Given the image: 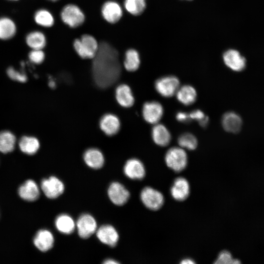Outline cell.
I'll list each match as a JSON object with an SVG mask.
<instances>
[{
  "label": "cell",
  "instance_id": "6da1fadb",
  "mask_svg": "<svg viewBox=\"0 0 264 264\" xmlns=\"http://www.w3.org/2000/svg\"><path fill=\"white\" fill-rule=\"evenodd\" d=\"M121 73V66L117 50L111 44L103 42L99 45L93 58L92 73L95 84L106 88L115 83Z\"/></svg>",
  "mask_w": 264,
  "mask_h": 264
},
{
  "label": "cell",
  "instance_id": "7a4b0ae2",
  "mask_svg": "<svg viewBox=\"0 0 264 264\" xmlns=\"http://www.w3.org/2000/svg\"><path fill=\"white\" fill-rule=\"evenodd\" d=\"M74 48L83 59H93L99 47L96 40L91 35L85 34L73 42Z\"/></svg>",
  "mask_w": 264,
  "mask_h": 264
},
{
  "label": "cell",
  "instance_id": "3957f363",
  "mask_svg": "<svg viewBox=\"0 0 264 264\" xmlns=\"http://www.w3.org/2000/svg\"><path fill=\"white\" fill-rule=\"evenodd\" d=\"M165 159L167 166L176 172L183 170L187 164L186 152L178 147L170 149L166 154Z\"/></svg>",
  "mask_w": 264,
  "mask_h": 264
},
{
  "label": "cell",
  "instance_id": "277c9868",
  "mask_svg": "<svg viewBox=\"0 0 264 264\" xmlns=\"http://www.w3.org/2000/svg\"><path fill=\"white\" fill-rule=\"evenodd\" d=\"M61 17L63 22L71 28H76L82 25L85 19L81 9L72 4H67L63 8Z\"/></svg>",
  "mask_w": 264,
  "mask_h": 264
},
{
  "label": "cell",
  "instance_id": "5b68a950",
  "mask_svg": "<svg viewBox=\"0 0 264 264\" xmlns=\"http://www.w3.org/2000/svg\"><path fill=\"white\" fill-rule=\"evenodd\" d=\"M140 198L147 208L154 211L159 209L164 203L162 194L150 187H146L142 189Z\"/></svg>",
  "mask_w": 264,
  "mask_h": 264
},
{
  "label": "cell",
  "instance_id": "8992f818",
  "mask_svg": "<svg viewBox=\"0 0 264 264\" xmlns=\"http://www.w3.org/2000/svg\"><path fill=\"white\" fill-rule=\"evenodd\" d=\"M179 86V80L174 76L161 77L155 81L154 84L157 92L165 97L173 96L176 93Z\"/></svg>",
  "mask_w": 264,
  "mask_h": 264
},
{
  "label": "cell",
  "instance_id": "52a82bcc",
  "mask_svg": "<svg viewBox=\"0 0 264 264\" xmlns=\"http://www.w3.org/2000/svg\"><path fill=\"white\" fill-rule=\"evenodd\" d=\"M75 224L79 237L84 239L90 237L97 229L96 220L88 214L82 215Z\"/></svg>",
  "mask_w": 264,
  "mask_h": 264
},
{
  "label": "cell",
  "instance_id": "ba28073f",
  "mask_svg": "<svg viewBox=\"0 0 264 264\" xmlns=\"http://www.w3.org/2000/svg\"><path fill=\"white\" fill-rule=\"evenodd\" d=\"M41 188L46 197L53 199L58 198L63 194L65 186L59 178L52 176L43 180Z\"/></svg>",
  "mask_w": 264,
  "mask_h": 264
},
{
  "label": "cell",
  "instance_id": "9c48e42d",
  "mask_svg": "<svg viewBox=\"0 0 264 264\" xmlns=\"http://www.w3.org/2000/svg\"><path fill=\"white\" fill-rule=\"evenodd\" d=\"M142 111L143 117L147 122L155 124L161 118L163 109L162 105L157 102H147L144 104Z\"/></svg>",
  "mask_w": 264,
  "mask_h": 264
},
{
  "label": "cell",
  "instance_id": "30bf717a",
  "mask_svg": "<svg viewBox=\"0 0 264 264\" xmlns=\"http://www.w3.org/2000/svg\"><path fill=\"white\" fill-rule=\"evenodd\" d=\"M108 196L114 204L121 206L125 204L130 198L129 191L123 185L118 182L110 184L108 190Z\"/></svg>",
  "mask_w": 264,
  "mask_h": 264
},
{
  "label": "cell",
  "instance_id": "8fae6325",
  "mask_svg": "<svg viewBox=\"0 0 264 264\" xmlns=\"http://www.w3.org/2000/svg\"><path fill=\"white\" fill-rule=\"evenodd\" d=\"M225 64L235 71H241L244 69L246 60L237 50L230 49L225 51L223 54Z\"/></svg>",
  "mask_w": 264,
  "mask_h": 264
},
{
  "label": "cell",
  "instance_id": "7c38bea8",
  "mask_svg": "<svg viewBox=\"0 0 264 264\" xmlns=\"http://www.w3.org/2000/svg\"><path fill=\"white\" fill-rule=\"evenodd\" d=\"M101 13L103 18L107 22L110 23H115L121 18L123 11L121 7L117 2L108 1L102 5Z\"/></svg>",
  "mask_w": 264,
  "mask_h": 264
},
{
  "label": "cell",
  "instance_id": "4fadbf2b",
  "mask_svg": "<svg viewBox=\"0 0 264 264\" xmlns=\"http://www.w3.org/2000/svg\"><path fill=\"white\" fill-rule=\"evenodd\" d=\"M96 236L103 243L115 246L119 240V235L114 227L106 224L100 226L96 231Z\"/></svg>",
  "mask_w": 264,
  "mask_h": 264
},
{
  "label": "cell",
  "instance_id": "5bb4252c",
  "mask_svg": "<svg viewBox=\"0 0 264 264\" xmlns=\"http://www.w3.org/2000/svg\"><path fill=\"white\" fill-rule=\"evenodd\" d=\"M123 170L125 175L132 179H142L145 175L143 164L136 158H131L127 160Z\"/></svg>",
  "mask_w": 264,
  "mask_h": 264
},
{
  "label": "cell",
  "instance_id": "9a60e30c",
  "mask_svg": "<svg viewBox=\"0 0 264 264\" xmlns=\"http://www.w3.org/2000/svg\"><path fill=\"white\" fill-rule=\"evenodd\" d=\"M100 128L107 135L112 136L116 134L120 128V122L118 117L112 113H107L100 120Z\"/></svg>",
  "mask_w": 264,
  "mask_h": 264
},
{
  "label": "cell",
  "instance_id": "2e32d148",
  "mask_svg": "<svg viewBox=\"0 0 264 264\" xmlns=\"http://www.w3.org/2000/svg\"><path fill=\"white\" fill-rule=\"evenodd\" d=\"M173 198L177 201L186 199L190 194V186L188 181L184 177L176 178L171 189Z\"/></svg>",
  "mask_w": 264,
  "mask_h": 264
},
{
  "label": "cell",
  "instance_id": "e0dca14e",
  "mask_svg": "<svg viewBox=\"0 0 264 264\" xmlns=\"http://www.w3.org/2000/svg\"><path fill=\"white\" fill-rule=\"evenodd\" d=\"M20 197L24 200L34 201L40 196V190L37 183L33 180L25 181L19 188Z\"/></svg>",
  "mask_w": 264,
  "mask_h": 264
},
{
  "label": "cell",
  "instance_id": "ac0fdd59",
  "mask_svg": "<svg viewBox=\"0 0 264 264\" xmlns=\"http://www.w3.org/2000/svg\"><path fill=\"white\" fill-rule=\"evenodd\" d=\"M115 98L118 103L124 108L132 107L134 98L130 87L125 84L118 85L115 89Z\"/></svg>",
  "mask_w": 264,
  "mask_h": 264
},
{
  "label": "cell",
  "instance_id": "d6986e66",
  "mask_svg": "<svg viewBox=\"0 0 264 264\" xmlns=\"http://www.w3.org/2000/svg\"><path fill=\"white\" fill-rule=\"evenodd\" d=\"M54 242L52 234L49 231L45 229L39 231L33 240L35 246L43 252L50 249L53 246Z\"/></svg>",
  "mask_w": 264,
  "mask_h": 264
},
{
  "label": "cell",
  "instance_id": "ffe728a7",
  "mask_svg": "<svg viewBox=\"0 0 264 264\" xmlns=\"http://www.w3.org/2000/svg\"><path fill=\"white\" fill-rule=\"evenodd\" d=\"M83 158L86 164L94 169L101 168L105 162L103 153L99 149L94 148L87 150L84 154Z\"/></svg>",
  "mask_w": 264,
  "mask_h": 264
},
{
  "label": "cell",
  "instance_id": "44dd1931",
  "mask_svg": "<svg viewBox=\"0 0 264 264\" xmlns=\"http://www.w3.org/2000/svg\"><path fill=\"white\" fill-rule=\"evenodd\" d=\"M152 136L154 143L160 146L168 145L171 140V134L167 128L161 124H155L152 130Z\"/></svg>",
  "mask_w": 264,
  "mask_h": 264
},
{
  "label": "cell",
  "instance_id": "7402d4cb",
  "mask_svg": "<svg viewBox=\"0 0 264 264\" xmlns=\"http://www.w3.org/2000/svg\"><path fill=\"white\" fill-rule=\"evenodd\" d=\"M222 125L225 131L237 133L241 130L242 121L240 116L237 113L228 112L222 116Z\"/></svg>",
  "mask_w": 264,
  "mask_h": 264
},
{
  "label": "cell",
  "instance_id": "603a6c76",
  "mask_svg": "<svg viewBox=\"0 0 264 264\" xmlns=\"http://www.w3.org/2000/svg\"><path fill=\"white\" fill-rule=\"evenodd\" d=\"M55 224L57 229L65 234L72 233L76 227V224L73 219L66 214H62L58 216Z\"/></svg>",
  "mask_w": 264,
  "mask_h": 264
},
{
  "label": "cell",
  "instance_id": "cb8c5ba5",
  "mask_svg": "<svg viewBox=\"0 0 264 264\" xmlns=\"http://www.w3.org/2000/svg\"><path fill=\"white\" fill-rule=\"evenodd\" d=\"M177 100L185 105H189L195 102L197 98L195 89L191 86L184 85L178 88L176 92Z\"/></svg>",
  "mask_w": 264,
  "mask_h": 264
},
{
  "label": "cell",
  "instance_id": "d4e9b609",
  "mask_svg": "<svg viewBox=\"0 0 264 264\" xmlns=\"http://www.w3.org/2000/svg\"><path fill=\"white\" fill-rule=\"evenodd\" d=\"M140 59L138 52L134 49L127 50L125 54L124 66L128 71H136L139 67Z\"/></svg>",
  "mask_w": 264,
  "mask_h": 264
},
{
  "label": "cell",
  "instance_id": "484cf974",
  "mask_svg": "<svg viewBox=\"0 0 264 264\" xmlns=\"http://www.w3.org/2000/svg\"><path fill=\"white\" fill-rule=\"evenodd\" d=\"M19 145L23 153L31 155L38 151L40 147V143L34 137L24 136L20 139Z\"/></svg>",
  "mask_w": 264,
  "mask_h": 264
},
{
  "label": "cell",
  "instance_id": "4316f807",
  "mask_svg": "<svg viewBox=\"0 0 264 264\" xmlns=\"http://www.w3.org/2000/svg\"><path fill=\"white\" fill-rule=\"evenodd\" d=\"M16 32L14 22L6 17L0 18V39L8 40L12 38Z\"/></svg>",
  "mask_w": 264,
  "mask_h": 264
},
{
  "label": "cell",
  "instance_id": "83f0119b",
  "mask_svg": "<svg viewBox=\"0 0 264 264\" xmlns=\"http://www.w3.org/2000/svg\"><path fill=\"white\" fill-rule=\"evenodd\" d=\"M16 138L9 131L0 132V152L8 153L12 152L15 148Z\"/></svg>",
  "mask_w": 264,
  "mask_h": 264
},
{
  "label": "cell",
  "instance_id": "f1b7e54d",
  "mask_svg": "<svg viewBox=\"0 0 264 264\" xmlns=\"http://www.w3.org/2000/svg\"><path fill=\"white\" fill-rule=\"evenodd\" d=\"M26 43L33 49H42L45 45L46 39L42 32L33 31L27 35Z\"/></svg>",
  "mask_w": 264,
  "mask_h": 264
},
{
  "label": "cell",
  "instance_id": "f546056e",
  "mask_svg": "<svg viewBox=\"0 0 264 264\" xmlns=\"http://www.w3.org/2000/svg\"><path fill=\"white\" fill-rule=\"evenodd\" d=\"M124 7L132 15L138 16L141 14L146 8V0H125Z\"/></svg>",
  "mask_w": 264,
  "mask_h": 264
},
{
  "label": "cell",
  "instance_id": "4dcf8cb0",
  "mask_svg": "<svg viewBox=\"0 0 264 264\" xmlns=\"http://www.w3.org/2000/svg\"><path fill=\"white\" fill-rule=\"evenodd\" d=\"M35 22L44 27H50L53 25L54 20L52 14L45 9L37 11L34 15Z\"/></svg>",
  "mask_w": 264,
  "mask_h": 264
},
{
  "label": "cell",
  "instance_id": "1f68e13d",
  "mask_svg": "<svg viewBox=\"0 0 264 264\" xmlns=\"http://www.w3.org/2000/svg\"><path fill=\"white\" fill-rule=\"evenodd\" d=\"M178 143L181 147L190 150H195L198 145L197 138L190 133L181 134L178 138Z\"/></svg>",
  "mask_w": 264,
  "mask_h": 264
},
{
  "label": "cell",
  "instance_id": "d6a6232c",
  "mask_svg": "<svg viewBox=\"0 0 264 264\" xmlns=\"http://www.w3.org/2000/svg\"><path fill=\"white\" fill-rule=\"evenodd\" d=\"M241 263L239 260L233 259L231 253L226 250L221 251L219 255L215 264H238Z\"/></svg>",
  "mask_w": 264,
  "mask_h": 264
},
{
  "label": "cell",
  "instance_id": "836d02e7",
  "mask_svg": "<svg viewBox=\"0 0 264 264\" xmlns=\"http://www.w3.org/2000/svg\"><path fill=\"white\" fill-rule=\"evenodd\" d=\"M191 119L198 121L200 125L202 127H205L208 124L209 118L205 116L203 112L198 110H195L189 114Z\"/></svg>",
  "mask_w": 264,
  "mask_h": 264
},
{
  "label": "cell",
  "instance_id": "e575fe53",
  "mask_svg": "<svg viewBox=\"0 0 264 264\" xmlns=\"http://www.w3.org/2000/svg\"><path fill=\"white\" fill-rule=\"evenodd\" d=\"M44 53L42 49H33L29 53V59L34 64H40L44 59Z\"/></svg>",
  "mask_w": 264,
  "mask_h": 264
},
{
  "label": "cell",
  "instance_id": "d590c367",
  "mask_svg": "<svg viewBox=\"0 0 264 264\" xmlns=\"http://www.w3.org/2000/svg\"><path fill=\"white\" fill-rule=\"evenodd\" d=\"M7 73L8 76L13 80L20 82H25L27 80V77L25 74L20 73L11 67L7 69Z\"/></svg>",
  "mask_w": 264,
  "mask_h": 264
},
{
  "label": "cell",
  "instance_id": "8d00e7d4",
  "mask_svg": "<svg viewBox=\"0 0 264 264\" xmlns=\"http://www.w3.org/2000/svg\"><path fill=\"white\" fill-rule=\"evenodd\" d=\"M176 119L181 122H189L191 119L188 114L184 112H178L176 115Z\"/></svg>",
  "mask_w": 264,
  "mask_h": 264
},
{
  "label": "cell",
  "instance_id": "74e56055",
  "mask_svg": "<svg viewBox=\"0 0 264 264\" xmlns=\"http://www.w3.org/2000/svg\"><path fill=\"white\" fill-rule=\"evenodd\" d=\"M195 263H196L191 259H185L182 260L180 262L181 264H193Z\"/></svg>",
  "mask_w": 264,
  "mask_h": 264
},
{
  "label": "cell",
  "instance_id": "f35d334b",
  "mask_svg": "<svg viewBox=\"0 0 264 264\" xmlns=\"http://www.w3.org/2000/svg\"><path fill=\"white\" fill-rule=\"evenodd\" d=\"M103 263L105 264H119V262L112 259H108L105 261L103 262Z\"/></svg>",
  "mask_w": 264,
  "mask_h": 264
},
{
  "label": "cell",
  "instance_id": "ab89813d",
  "mask_svg": "<svg viewBox=\"0 0 264 264\" xmlns=\"http://www.w3.org/2000/svg\"><path fill=\"white\" fill-rule=\"evenodd\" d=\"M50 0L55 1H57L58 0Z\"/></svg>",
  "mask_w": 264,
  "mask_h": 264
},
{
  "label": "cell",
  "instance_id": "60d3db41",
  "mask_svg": "<svg viewBox=\"0 0 264 264\" xmlns=\"http://www.w3.org/2000/svg\"><path fill=\"white\" fill-rule=\"evenodd\" d=\"M188 0V1H191V0Z\"/></svg>",
  "mask_w": 264,
  "mask_h": 264
},
{
  "label": "cell",
  "instance_id": "b9f144b4",
  "mask_svg": "<svg viewBox=\"0 0 264 264\" xmlns=\"http://www.w3.org/2000/svg\"></svg>",
  "mask_w": 264,
  "mask_h": 264
}]
</instances>
